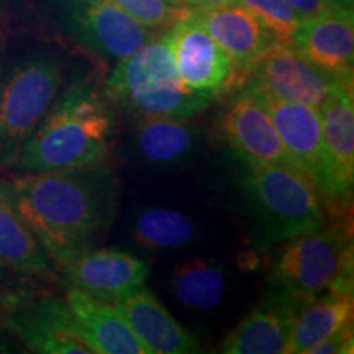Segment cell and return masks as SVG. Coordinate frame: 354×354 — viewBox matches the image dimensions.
Segmentation results:
<instances>
[{"label":"cell","mask_w":354,"mask_h":354,"mask_svg":"<svg viewBox=\"0 0 354 354\" xmlns=\"http://www.w3.org/2000/svg\"><path fill=\"white\" fill-rule=\"evenodd\" d=\"M6 325L30 351L43 354H92L66 299L53 295L17 304Z\"/></svg>","instance_id":"12"},{"label":"cell","mask_w":354,"mask_h":354,"mask_svg":"<svg viewBox=\"0 0 354 354\" xmlns=\"http://www.w3.org/2000/svg\"><path fill=\"white\" fill-rule=\"evenodd\" d=\"M165 38L177 74L189 88L216 97L238 87L227 53L189 15V8L183 19L167 28Z\"/></svg>","instance_id":"10"},{"label":"cell","mask_w":354,"mask_h":354,"mask_svg":"<svg viewBox=\"0 0 354 354\" xmlns=\"http://www.w3.org/2000/svg\"><path fill=\"white\" fill-rule=\"evenodd\" d=\"M353 323H348L346 326L339 328L335 333H331L322 342L313 344L305 354H346L353 353Z\"/></svg>","instance_id":"27"},{"label":"cell","mask_w":354,"mask_h":354,"mask_svg":"<svg viewBox=\"0 0 354 354\" xmlns=\"http://www.w3.org/2000/svg\"><path fill=\"white\" fill-rule=\"evenodd\" d=\"M328 176L326 201L348 202L354 185V95L353 79L331 87L318 110Z\"/></svg>","instance_id":"13"},{"label":"cell","mask_w":354,"mask_h":354,"mask_svg":"<svg viewBox=\"0 0 354 354\" xmlns=\"http://www.w3.org/2000/svg\"><path fill=\"white\" fill-rule=\"evenodd\" d=\"M236 2L253 13L279 41L290 43L292 35L300 25V19L287 0H236Z\"/></svg>","instance_id":"25"},{"label":"cell","mask_w":354,"mask_h":354,"mask_svg":"<svg viewBox=\"0 0 354 354\" xmlns=\"http://www.w3.org/2000/svg\"><path fill=\"white\" fill-rule=\"evenodd\" d=\"M69 33L84 48L107 59H123L162 32L136 21L112 0H59Z\"/></svg>","instance_id":"7"},{"label":"cell","mask_w":354,"mask_h":354,"mask_svg":"<svg viewBox=\"0 0 354 354\" xmlns=\"http://www.w3.org/2000/svg\"><path fill=\"white\" fill-rule=\"evenodd\" d=\"M233 2H236V0H183V6L187 8H210Z\"/></svg>","instance_id":"29"},{"label":"cell","mask_w":354,"mask_h":354,"mask_svg":"<svg viewBox=\"0 0 354 354\" xmlns=\"http://www.w3.org/2000/svg\"><path fill=\"white\" fill-rule=\"evenodd\" d=\"M238 183L253 216V245L259 250L325 225L322 194L295 167L240 162Z\"/></svg>","instance_id":"3"},{"label":"cell","mask_w":354,"mask_h":354,"mask_svg":"<svg viewBox=\"0 0 354 354\" xmlns=\"http://www.w3.org/2000/svg\"><path fill=\"white\" fill-rule=\"evenodd\" d=\"M69 287L104 302H117L145 286L151 268L117 248H91L61 264Z\"/></svg>","instance_id":"11"},{"label":"cell","mask_w":354,"mask_h":354,"mask_svg":"<svg viewBox=\"0 0 354 354\" xmlns=\"http://www.w3.org/2000/svg\"><path fill=\"white\" fill-rule=\"evenodd\" d=\"M109 102L94 84H69L21 146L13 169L46 172L105 161L113 125Z\"/></svg>","instance_id":"2"},{"label":"cell","mask_w":354,"mask_h":354,"mask_svg":"<svg viewBox=\"0 0 354 354\" xmlns=\"http://www.w3.org/2000/svg\"><path fill=\"white\" fill-rule=\"evenodd\" d=\"M189 15L227 53L238 87L254 61L279 39L238 2L210 8H189Z\"/></svg>","instance_id":"15"},{"label":"cell","mask_w":354,"mask_h":354,"mask_svg":"<svg viewBox=\"0 0 354 354\" xmlns=\"http://www.w3.org/2000/svg\"><path fill=\"white\" fill-rule=\"evenodd\" d=\"M105 95L136 115H162L184 120L203 112L215 99V95L194 91L180 81L165 32L117 61L105 81Z\"/></svg>","instance_id":"4"},{"label":"cell","mask_w":354,"mask_h":354,"mask_svg":"<svg viewBox=\"0 0 354 354\" xmlns=\"http://www.w3.org/2000/svg\"><path fill=\"white\" fill-rule=\"evenodd\" d=\"M172 290L176 299L190 310H212L225 297L227 277L220 266L203 259L179 263L172 271Z\"/></svg>","instance_id":"23"},{"label":"cell","mask_w":354,"mask_h":354,"mask_svg":"<svg viewBox=\"0 0 354 354\" xmlns=\"http://www.w3.org/2000/svg\"><path fill=\"white\" fill-rule=\"evenodd\" d=\"M133 143L138 156L151 166H176L194 151L197 135L184 118L138 115L133 125Z\"/></svg>","instance_id":"21"},{"label":"cell","mask_w":354,"mask_h":354,"mask_svg":"<svg viewBox=\"0 0 354 354\" xmlns=\"http://www.w3.org/2000/svg\"><path fill=\"white\" fill-rule=\"evenodd\" d=\"M250 91V88H248ZM253 92V91H251ZM256 94V92H254ZM259 100L271 115L276 131L294 166L310 179L323 198L328 194L325 148L318 110L299 102L261 95Z\"/></svg>","instance_id":"14"},{"label":"cell","mask_w":354,"mask_h":354,"mask_svg":"<svg viewBox=\"0 0 354 354\" xmlns=\"http://www.w3.org/2000/svg\"><path fill=\"white\" fill-rule=\"evenodd\" d=\"M21 218L57 266L94 248L113 221L118 185L105 161L8 180Z\"/></svg>","instance_id":"1"},{"label":"cell","mask_w":354,"mask_h":354,"mask_svg":"<svg viewBox=\"0 0 354 354\" xmlns=\"http://www.w3.org/2000/svg\"><path fill=\"white\" fill-rule=\"evenodd\" d=\"M290 44L326 73L353 79L354 15L330 12L300 21Z\"/></svg>","instance_id":"18"},{"label":"cell","mask_w":354,"mask_h":354,"mask_svg":"<svg viewBox=\"0 0 354 354\" xmlns=\"http://www.w3.org/2000/svg\"><path fill=\"white\" fill-rule=\"evenodd\" d=\"M167 2H169V3H174V6H180V7H184V6H183V0H167Z\"/></svg>","instance_id":"31"},{"label":"cell","mask_w":354,"mask_h":354,"mask_svg":"<svg viewBox=\"0 0 354 354\" xmlns=\"http://www.w3.org/2000/svg\"><path fill=\"white\" fill-rule=\"evenodd\" d=\"M351 263L353 245L346 227L322 225L284 241L269 269V282L272 289L307 304L328 290Z\"/></svg>","instance_id":"6"},{"label":"cell","mask_w":354,"mask_h":354,"mask_svg":"<svg viewBox=\"0 0 354 354\" xmlns=\"http://www.w3.org/2000/svg\"><path fill=\"white\" fill-rule=\"evenodd\" d=\"M148 354H189L201 344L145 286L113 302Z\"/></svg>","instance_id":"17"},{"label":"cell","mask_w":354,"mask_h":354,"mask_svg":"<svg viewBox=\"0 0 354 354\" xmlns=\"http://www.w3.org/2000/svg\"><path fill=\"white\" fill-rule=\"evenodd\" d=\"M61 79L59 63L48 55L24 57L0 73V167H12L55 102Z\"/></svg>","instance_id":"5"},{"label":"cell","mask_w":354,"mask_h":354,"mask_svg":"<svg viewBox=\"0 0 354 354\" xmlns=\"http://www.w3.org/2000/svg\"><path fill=\"white\" fill-rule=\"evenodd\" d=\"M0 268L37 277H48L53 274V261L21 218L13 198L10 183L2 177H0Z\"/></svg>","instance_id":"20"},{"label":"cell","mask_w":354,"mask_h":354,"mask_svg":"<svg viewBox=\"0 0 354 354\" xmlns=\"http://www.w3.org/2000/svg\"><path fill=\"white\" fill-rule=\"evenodd\" d=\"M287 2L290 3V7L297 13L300 21L315 19V17L333 12L328 0H287Z\"/></svg>","instance_id":"28"},{"label":"cell","mask_w":354,"mask_h":354,"mask_svg":"<svg viewBox=\"0 0 354 354\" xmlns=\"http://www.w3.org/2000/svg\"><path fill=\"white\" fill-rule=\"evenodd\" d=\"M236 88L216 122L220 138L233 156L238 162L295 167L259 97L243 86Z\"/></svg>","instance_id":"9"},{"label":"cell","mask_w":354,"mask_h":354,"mask_svg":"<svg viewBox=\"0 0 354 354\" xmlns=\"http://www.w3.org/2000/svg\"><path fill=\"white\" fill-rule=\"evenodd\" d=\"M305 302L272 289L221 342L225 354H284L292 325Z\"/></svg>","instance_id":"16"},{"label":"cell","mask_w":354,"mask_h":354,"mask_svg":"<svg viewBox=\"0 0 354 354\" xmlns=\"http://www.w3.org/2000/svg\"><path fill=\"white\" fill-rule=\"evenodd\" d=\"M342 77L318 68L290 43L276 41L251 66L241 86L261 95L299 102L320 110L326 95Z\"/></svg>","instance_id":"8"},{"label":"cell","mask_w":354,"mask_h":354,"mask_svg":"<svg viewBox=\"0 0 354 354\" xmlns=\"http://www.w3.org/2000/svg\"><path fill=\"white\" fill-rule=\"evenodd\" d=\"M66 302L92 354H148L113 304L69 287Z\"/></svg>","instance_id":"19"},{"label":"cell","mask_w":354,"mask_h":354,"mask_svg":"<svg viewBox=\"0 0 354 354\" xmlns=\"http://www.w3.org/2000/svg\"><path fill=\"white\" fill-rule=\"evenodd\" d=\"M112 2L130 13L141 25L159 32L169 28L187 12V7L174 6L167 0H112Z\"/></svg>","instance_id":"26"},{"label":"cell","mask_w":354,"mask_h":354,"mask_svg":"<svg viewBox=\"0 0 354 354\" xmlns=\"http://www.w3.org/2000/svg\"><path fill=\"white\" fill-rule=\"evenodd\" d=\"M2 3H3V0H0V8H2Z\"/></svg>","instance_id":"32"},{"label":"cell","mask_w":354,"mask_h":354,"mask_svg":"<svg viewBox=\"0 0 354 354\" xmlns=\"http://www.w3.org/2000/svg\"><path fill=\"white\" fill-rule=\"evenodd\" d=\"M353 323V294L328 289L299 310L284 354H305L313 344Z\"/></svg>","instance_id":"22"},{"label":"cell","mask_w":354,"mask_h":354,"mask_svg":"<svg viewBox=\"0 0 354 354\" xmlns=\"http://www.w3.org/2000/svg\"><path fill=\"white\" fill-rule=\"evenodd\" d=\"M331 10L354 15V0H328Z\"/></svg>","instance_id":"30"},{"label":"cell","mask_w":354,"mask_h":354,"mask_svg":"<svg viewBox=\"0 0 354 354\" xmlns=\"http://www.w3.org/2000/svg\"><path fill=\"white\" fill-rule=\"evenodd\" d=\"M131 234L140 246L148 250H176L194 240L196 227L180 212L149 207L135 216Z\"/></svg>","instance_id":"24"}]
</instances>
